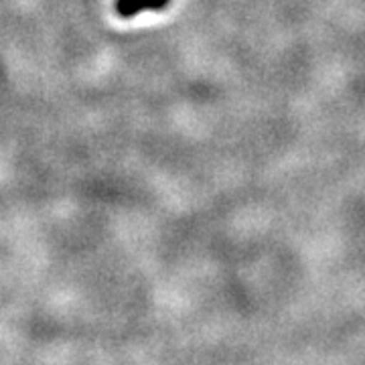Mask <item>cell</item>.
<instances>
[{
	"label": "cell",
	"mask_w": 365,
	"mask_h": 365,
	"mask_svg": "<svg viewBox=\"0 0 365 365\" xmlns=\"http://www.w3.org/2000/svg\"><path fill=\"white\" fill-rule=\"evenodd\" d=\"M169 0H116V13L122 19H132L143 11H163Z\"/></svg>",
	"instance_id": "obj_1"
}]
</instances>
